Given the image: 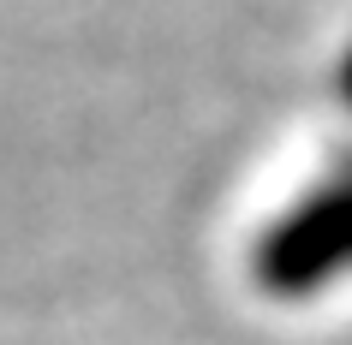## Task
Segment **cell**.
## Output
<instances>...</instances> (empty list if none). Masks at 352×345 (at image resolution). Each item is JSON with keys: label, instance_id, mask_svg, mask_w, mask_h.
I'll return each mask as SVG.
<instances>
[{"label": "cell", "instance_id": "6da1fadb", "mask_svg": "<svg viewBox=\"0 0 352 345\" xmlns=\"http://www.w3.org/2000/svg\"><path fill=\"white\" fill-rule=\"evenodd\" d=\"M251 268H257V286L287 304L352 280V161L322 173L287 215L269 220Z\"/></svg>", "mask_w": 352, "mask_h": 345}]
</instances>
